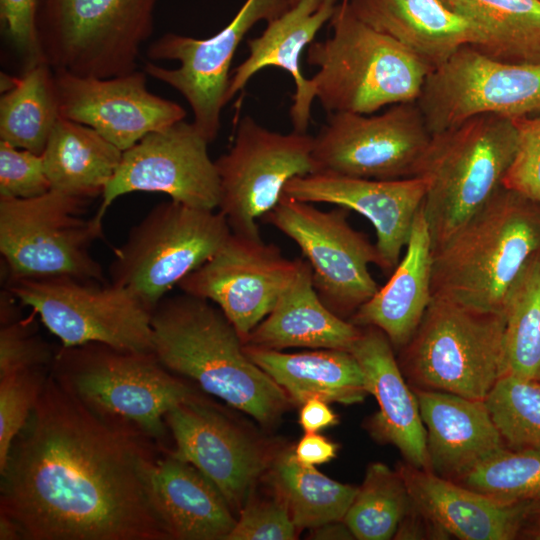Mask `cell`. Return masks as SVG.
I'll return each instance as SVG.
<instances>
[{"mask_svg": "<svg viewBox=\"0 0 540 540\" xmlns=\"http://www.w3.org/2000/svg\"><path fill=\"white\" fill-rule=\"evenodd\" d=\"M157 446L50 371L0 471V514L21 540H172L152 491Z\"/></svg>", "mask_w": 540, "mask_h": 540, "instance_id": "cell-1", "label": "cell"}, {"mask_svg": "<svg viewBox=\"0 0 540 540\" xmlns=\"http://www.w3.org/2000/svg\"><path fill=\"white\" fill-rule=\"evenodd\" d=\"M153 353L169 371L189 378L263 426L275 424L292 403L246 354L239 333L212 302L184 293L152 310Z\"/></svg>", "mask_w": 540, "mask_h": 540, "instance_id": "cell-2", "label": "cell"}, {"mask_svg": "<svg viewBox=\"0 0 540 540\" xmlns=\"http://www.w3.org/2000/svg\"><path fill=\"white\" fill-rule=\"evenodd\" d=\"M539 251L540 202L501 186L433 250L431 294L503 314L509 292Z\"/></svg>", "mask_w": 540, "mask_h": 540, "instance_id": "cell-3", "label": "cell"}, {"mask_svg": "<svg viewBox=\"0 0 540 540\" xmlns=\"http://www.w3.org/2000/svg\"><path fill=\"white\" fill-rule=\"evenodd\" d=\"M331 35L313 41L306 62L315 97L328 113L372 114L417 101L432 69L389 36L359 20L341 0L331 17Z\"/></svg>", "mask_w": 540, "mask_h": 540, "instance_id": "cell-4", "label": "cell"}, {"mask_svg": "<svg viewBox=\"0 0 540 540\" xmlns=\"http://www.w3.org/2000/svg\"><path fill=\"white\" fill-rule=\"evenodd\" d=\"M516 145L513 120L494 113L471 116L432 134L414 177L426 183L423 209L433 250L499 190Z\"/></svg>", "mask_w": 540, "mask_h": 540, "instance_id": "cell-5", "label": "cell"}, {"mask_svg": "<svg viewBox=\"0 0 540 540\" xmlns=\"http://www.w3.org/2000/svg\"><path fill=\"white\" fill-rule=\"evenodd\" d=\"M54 377L102 418L136 428L158 446L168 427L166 414L199 396L166 369L153 352L102 343L57 349Z\"/></svg>", "mask_w": 540, "mask_h": 540, "instance_id": "cell-6", "label": "cell"}, {"mask_svg": "<svg viewBox=\"0 0 540 540\" xmlns=\"http://www.w3.org/2000/svg\"><path fill=\"white\" fill-rule=\"evenodd\" d=\"M505 316L433 297L398 363L411 388L485 400L501 376Z\"/></svg>", "mask_w": 540, "mask_h": 540, "instance_id": "cell-7", "label": "cell"}, {"mask_svg": "<svg viewBox=\"0 0 540 540\" xmlns=\"http://www.w3.org/2000/svg\"><path fill=\"white\" fill-rule=\"evenodd\" d=\"M160 0H38L36 33L52 69L111 78L134 72Z\"/></svg>", "mask_w": 540, "mask_h": 540, "instance_id": "cell-8", "label": "cell"}, {"mask_svg": "<svg viewBox=\"0 0 540 540\" xmlns=\"http://www.w3.org/2000/svg\"><path fill=\"white\" fill-rule=\"evenodd\" d=\"M90 199L55 190L27 199L0 197V253L6 280L68 277L107 282L90 248L103 219L83 214Z\"/></svg>", "mask_w": 540, "mask_h": 540, "instance_id": "cell-9", "label": "cell"}, {"mask_svg": "<svg viewBox=\"0 0 540 540\" xmlns=\"http://www.w3.org/2000/svg\"><path fill=\"white\" fill-rule=\"evenodd\" d=\"M231 232L220 211L174 200L159 203L114 249L110 282L128 289L152 312L223 246Z\"/></svg>", "mask_w": 540, "mask_h": 540, "instance_id": "cell-10", "label": "cell"}, {"mask_svg": "<svg viewBox=\"0 0 540 540\" xmlns=\"http://www.w3.org/2000/svg\"><path fill=\"white\" fill-rule=\"evenodd\" d=\"M7 290L40 317L63 347L102 343L153 352L152 312L128 289L110 281L22 279L8 281Z\"/></svg>", "mask_w": 540, "mask_h": 540, "instance_id": "cell-11", "label": "cell"}, {"mask_svg": "<svg viewBox=\"0 0 540 540\" xmlns=\"http://www.w3.org/2000/svg\"><path fill=\"white\" fill-rule=\"evenodd\" d=\"M348 211L344 207L323 211L313 203L283 195L262 218L298 245L311 267L319 298L347 320L380 287L369 265L382 267L376 244L351 226Z\"/></svg>", "mask_w": 540, "mask_h": 540, "instance_id": "cell-12", "label": "cell"}, {"mask_svg": "<svg viewBox=\"0 0 540 540\" xmlns=\"http://www.w3.org/2000/svg\"><path fill=\"white\" fill-rule=\"evenodd\" d=\"M314 137L269 130L244 116L230 149L215 160L220 184L218 211L232 232L261 237L257 221L272 211L285 185L315 172Z\"/></svg>", "mask_w": 540, "mask_h": 540, "instance_id": "cell-13", "label": "cell"}, {"mask_svg": "<svg viewBox=\"0 0 540 540\" xmlns=\"http://www.w3.org/2000/svg\"><path fill=\"white\" fill-rule=\"evenodd\" d=\"M431 136L417 101L377 115L328 113L314 137L315 172L376 180L414 177Z\"/></svg>", "mask_w": 540, "mask_h": 540, "instance_id": "cell-14", "label": "cell"}, {"mask_svg": "<svg viewBox=\"0 0 540 540\" xmlns=\"http://www.w3.org/2000/svg\"><path fill=\"white\" fill-rule=\"evenodd\" d=\"M289 6V0H245L232 20L209 38L165 33L148 46L146 54L152 60L178 61L179 66L169 69L147 61L144 72L186 99L194 126L211 143L221 126L230 67L238 46L255 24L269 22Z\"/></svg>", "mask_w": 540, "mask_h": 540, "instance_id": "cell-15", "label": "cell"}, {"mask_svg": "<svg viewBox=\"0 0 540 540\" xmlns=\"http://www.w3.org/2000/svg\"><path fill=\"white\" fill-rule=\"evenodd\" d=\"M417 103L431 134L482 113L537 115L540 64L499 62L466 45L428 75Z\"/></svg>", "mask_w": 540, "mask_h": 540, "instance_id": "cell-16", "label": "cell"}, {"mask_svg": "<svg viewBox=\"0 0 540 540\" xmlns=\"http://www.w3.org/2000/svg\"><path fill=\"white\" fill-rule=\"evenodd\" d=\"M208 145L193 122L183 120L147 134L123 151L96 215L103 219L116 199L132 192H159L190 207L218 209L219 176Z\"/></svg>", "mask_w": 540, "mask_h": 540, "instance_id": "cell-17", "label": "cell"}, {"mask_svg": "<svg viewBox=\"0 0 540 540\" xmlns=\"http://www.w3.org/2000/svg\"><path fill=\"white\" fill-rule=\"evenodd\" d=\"M298 261L284 257L277 245L261 237L231 232L178 287L219 307L245 342L293 280Z\"/></svg>", "mask_w": 540, "mask_h": 540, "instance_id": "cell-18", "label": "cell"}, {"mask_svg": "<svg viewBox=\"0 0 540 540\" xmlns=\"http://www.w3.org/2000/svg\"><path fill=\"white\" fill-rule=\"evenodd\" d=\"M165 422L175 443L168 452L200 471L239 513L275 451L200 397L175 406Z\"/></svg>", "mask_w": 540, "mask_h": 540, "instance_id": "cell-19", "label": "cell"}, {"mask_svg": "<svg viewBox=\"0 0 540 540\" xmlns=\"http://www.w3.org/2000/svg\"><path fill=\"white\" fill-rule=\"evenodd\" d=\"M53 71L60 116L91 127L122 151L186 116L179 104L147 90L145 72L99 78Z\"/></svg>", "mask_w": 540, "mask_h": 540, "instance_id": "cell-20", "label": "cell"}, {"mask_svg": "<svg viewBox=\"0 0 540 540\" xmlns=\"http://www.w3.org/2000/svg\"><path fill=\"white\" fill-rule=\"evenodd\" d=\"M425 193L420 177L376 180L327 172L294 177L283 191L299 201L333 204L364 216L375 229L385 274L393 272L403 255Z\"/></svg>", "mask_w": 540, "mask_h": 540, "instance_id": "cell-21", "label": "cell"}, {"mask_svg": "<svg viewBox=\"0 0 540 540\" xmlns=\"http://www.w3.org/2000/svg\"><path fill=\"white\" fill-rule=\"evenodd\" d=\"M360 328L350 352L359 362L366 389L379 407L368 419L367 430L376 441L396 447L405 462L430 470L418 401L400 369L394 348L380 329Z\"/></svg>", "mask_w": 540, "mask_h": 540, "instance_id": "cell-22", "label": "cell"}, {"mask_svg": "<svg viewBox=\"0 0 540 540\" xmlns=\"http://www.w3.org/2000/svg\"><path fill=\"white\" fill-rule=\"evenodd\" d=\"M338 0H299L274 19L256 38L247 41L248 57L232 72L226 94L228 103L260 70L277 67L287 71L295 84L290 118L293 130L307 133L315 97L310 79L302 72L301 55L329 22Z\"/></svg>", "mask_w": 540, "mask_h": 540, "instance_id": "cell-23", "label": "cell"}, {"mask_svg": "<svg viewBox=\"0 0 540 540\" xmlns=\"http://www.w3.org/2000/svg\"><path fill=\"white\" fill-rule=\"evenodd\" d=\"M426 430L430 471L458 481L506 449L484 400L412 388Z\"/></svg>", "mask_w": 540, "mask_h": 540, "instance_id": "cell-24", "label": "cell"}, {"mask_svg": "<svg viewBox=\"0 0 540 540\" xmlns=\"http://www.w3.org/2000/svg\"><path fill=\"white\" fill-rule=\"evenodd\" d=\"M412 499L452 537L460 540H512L528 517V502L508 504L400 462Z\"/></svg>", "mask_w": 540, "mask_h": 540, "instance_id": "cell-25", "label": "cell"}, {"mask_svg": "<svg viewBox=\"0 0 540 540\" xmlns=\"http://www.w3.org/2000/svg\"><path fill=\"white\" fill-rule=\"evenodd\" d=\"M362 22L397 41L432 71L481 40L477 27L442 0H349Z\"/></svg>", "mask_w": 540, "mask_h": 540, "instance_id": "cell-26", "label": "cell"}, {"mask_svg": "<svg viewBox=\"0 0 540 540\" xmlns=\"http://www.w3.org/2000/svg\"><path fill=\"white\" fill-rule=\"evenodd\" d=\"M433 249L423 204L404 253L387 283L349 319L358 327L380 329L394 349L412 338L431 301Z\"/></svg>", "mask_w": 540, "mask_h": 540, "instance_id": "cell-27", "label": "cell"}, {"mask_svg": "<svg viewBox=\"0 0 540 540\" xmlns=\"http://www.w3.org/2000/svg\"><path fill=\"white\" fill-rule=\"evenodd\" d=\"M360 332V327L325 306L308 261L299 258L293 280L244 345L277 351L294 347L350 351Z\"/></svg>", "mask_w": 540, "mask_h": 540, "instance_id": "cell-28", "label": "cell"}, {"mask_svg": "<svg viewBox=\"0 0 540 540\" xmlns=\"http://www.w3.org/2000/svg\"><path fill=\"white\" fill-rule=\"evenodd\" d=\"M152 491L172 540H226L236 518L219 490L168 451L154 469Z\"/></svg>", "mask_w": 540, "mask_h": 540, "instance_id": "cell-29", "label": "cell"}, {"mask_svg": "<svg viewBox=\"0 0 540 540\" xmlns=\"http://www.w3.org/2000/svg\"><path fill=\"white\" fill-rule=\"evenodd\" d=\"M247 356L302 405L310 399L354 404L368 393L363 370L347 350L313 349L299 353L244 345Z\"/></svg>", "mask_w": 540, "mask_h": 540, "instance_id": "cell-30", "label": "cell"}, {"mask_svg": "<svg viewBox=\"0 0 540 540\" xmlns=\"http://www.w3.org/2000/svg\"><path fill=\"white\" fill-rule=\"evenodd\" d=\"M122 154L91 127L60 117L42 154L50 190L90 200L102 196Z\"/></svg>", "mask_w": 540, "mask_h": 540, "instance_id": "cell-31", "label": "cell"}, {"mask_svg": "<svg viewBox=\"0 0 540 540\" xmlns=\"http://www.w3.org/2000/svg\"><path fill=\"white\" fill-rule=\"evenodd\" d=\"M481 33L472 46L509 64H540V0H442Z\"/></svg>", "mask_w": 540, "mask_h": 540, "instance_id": "cell-32", "label": "cell"}, {"mask_svg": "<svg viewBox=\"0 0 540 540\" xmlns=\"http://www.w3.org/2000/svg\"><path fill=\"white\" fill-rule=\"evenodd\" d=\"M264 477L298 529L343 520L358 491L302 464L290 447L275 451Z\"/></svg>", "mask_w": 540, "mask_h": 540, "instance_id": "cell-33", "label": "cell"}, {"mask_svg": "<svg viewBox=\"0 0 540 540\" xmlns=\"http://www.w3.org/2000/svg\"><path fill=\"white\" fill-rule=\"evenodd\" d=\"M53 69L45 62L26 68L0 99V139L42 155L60 118Z\"/></svg>", "mask_w": 540, "mask_h": 540, "instance_id": "cell-34", "label": "cell"}, {"mask_svg": "<svg viewBox=\"0 0 540 540\" xmlns=\"http://www.w3.org/2000/svg\"><path fill=\"white\" fill-rule=\"evenodd\" d=\"M503 314L501 376L540 381V251L509 292Z\"/></svg>", "mask_w": 540, "mask_h": 540, "instance_id": "cell-35", "label": "cell"}, {"mask_svg": "<svg viewBox=\"0 0 540 540\" xmlns=\"http://www.w3.org/2000/svg\"><path fill=\"white\" fill-rule=\"evenodd\" d=\"M412 502L400 472L381 462L370 463L343 521L355 539H393Z\"/></svg>", "mask_w": 540, "mask_h": 540, "instance_id": "cell-36", "label": "cell"}, {"mask_svg": "<svg viewBox=\"0 0 540 540\" xmlns=\"http://www.w3.org/2000/svg\"><path fill=\"white\" fill-rule=\"evenodd\" d=\"M484 401L508 449L540 451V381L501 376Z\"/></svg>", "mask_w": 540, "mask_h": 540, "instance_id": "cell-37", "label": "cell"}, {"mask_svg": "<svg viewBox=\"0 0 540 540\" xmlns=\"http://www.w3.org/2000/svg\"><path fill=\"white\" fill-rule=\"evenodd\" d=\"M456 483L508 504L540 500V451L503 449Z\"/></svg>", "mask_w": 540, "mask_h": 540, "instance_id": "cell-38", "label": "cell"}, {"mask_svg": "<svg viewBox=\"0 0 540 540\" xmlns=\"http://www.w3.org/2000/svg\"><path fill=\"white\" fill-rule=\"evenodd\" d=\"M17 299L7 289L0 296V377L28 369L52 368L56 351L21 318Z\"/></svg>", "mask_w": 540, "mask_h": 540, "instance_id": "cell-39", "label": "cell"}, {"mask_svg": "<svg viewBox=\"0 0 540 540\" xmlns=\"http://www.w3.org/2000/svg\"><path fill=\"white\" fill-rule=\"evenodd\" d=\"M51 368L28 369L0 377V471L13 441L27 423Z\"/></svg>", "mask_w": 540, "mask_h": 540, "instance_id": "cell-40", "label": "cell"}, {"mask_svg": "<svg viewBox=\"0 0 540 540\" xmlns=\"http://www.w3.org/2000/svg\"><path fill=\"white\" fill-rule=\"evenodd\" d=\"M512 120L517 145L502 186L540 202V114Z\"/></svg>", "mask_w": 540, "mask_h": 540, "instance_id": "cell-41", "label": "cell"}, {"mask_svg": "<svg viewBox=\"0 0 540 540\" xmlns=\"http://www.w3.org/2000/svg\"><path fill=\"white\" fill-rule=\"evenodd\" d=\"M297 530L278 497L253 499L251 495L226 540H293L297 538Z\"/></svg>", "mask_w": 540, "mask_h": 540, "instance_id": "cell-42", "label": "cell"}, {"mask_svg": "<svg viewBox=\"0 0 540 540\" xmlns=\"http://www.w3.org/2000/svg\"><path fill=\"white\" fill-rule=\"evenodd\" d=\"M50 189L42 155L0 140V197L27 199Z\"/></svg>", "mask_w": 540, "mask_h": 540, "instance_id": "cell-43", "label": "cell"}, {"mask_svg": "<svg viewBox=\"0 0 540 540\" xmlns=\"http://www.w3.org/2000/svg\"><path fill=\"white\" fill-rule=\"evenodd\" d=\"M37 6L38 0H0L1 26L26 68L44 62L36 33Z\"/></svg>", "mask_w": 540, "mask_h": 540, "instance_id": "cell-44", "label": "cell"}, {"mask_svg": "<svg viewBox=\"0 0 540 540\" xmlns=\"http://www.w3.org/2000/svg\"><path fill=\"white\" fill-rule=\"evenodd\" d=\"M450 538L451 536L441 525L413 499L393 537V539L399 540H443Z\"/></svg>", "mask_w": 540, "mask_h": 540, "instance_id": "cell-45", "label": "cell"}, {"mask_svg": "<svg viewBox=\"0 0 540 540\" xmlns=\"http://www.w3.org/2000/svg\"><path fill=\"white\" fill-rule=\"evenodd\" d=\"M337 451L338 445L318 432L305 433L294 447L297 460L310 466L331 461L336 457Z\"/></svg>", "mask_w": 540, "mask_h": 540, "instance_id": "cell-46", "label": "cell"}, {"mask_svg": "<svg viewBox=\"0 0 540 540\" xmlns=\"http://www.w3.org/2000/svg\"><path fill=\"white\" fill-rule=\"evenodd\" d=\"M338 423V415L328 403L319 399H310L301 405L299 424L305 433L319 432Z\"/></svg>", "mask_w": 540, "mask_h": 540, "instance_id": "cell-47", "label": "cell"}, {"mask_svg": "<svg viewBox=\"0 0 540 540\" xmlns=\"http://www.w3.org/2000/svg\"><path fill=\"white\" fill-rule=\"evenodd\" d=\"M310 539L317 540H348L355 539L349 527L343 520L322 524L311 529Z\"/></svg>", "mask_w": 540, "mask_h": 540, "instance_id": "cell-48", "label": "cell"}, {"mask_svg": "<svg viewBox=\"0 0 540 540\" xmlns=\"http://www.w3.org/2000/svg\"><path fill=\"white\" fill-rule=\"evenodd\" d=\"M0 539L21 540L16 524L4 514H0Z\"/></svg>", "mask_w": 540, "mask_h": 540, "instance_id": "cell-49", "label": "cell"}, {"mask_svg": "<svg viewBox=\"0 0 540 540\" xmlns=\"http://www.w3.org/2000/svg\"><path fill=\"white\" fill-rule=\"evenodd\" d=\"M538 520H540V518H537ZM523 534L524 536H526V538H530V539H535V540H540V521L537 523V524H534L532 525L531 527H529L528 529H521L520 530V534Z\"/></svg>", "mask_w": 540, "mask_h": 540, "instance_id": "cell-50", "label": "cell"}, {"mask_svg": "<svg viewBox=\"0 0 540 540\" xmlns=\"http://www.w3.org/2000/svg\"><path fill=\"white\" fill-rule=\"evenodd\" d=\"M528 517L540 518V500L529 503Z\"/></svg>", "mask_w": 540, "mask_h": 540, "instance_id": "cell-51", "label": "cell"}, {"mask_svg": "<svg viewBox=\"0 0 540 540\" xmlns=\"http://www.w3.org/2000/svg\"><path fill=\"white\" fill-rule=\"evenodd\" d=\"M297 1H299V0H289V4H290V5H293V4H295Z\"/></svg>", "mask_w": 540, "mask_h": 540, "instance_id": "cell-52", "label": "cell"}]
</instances>
